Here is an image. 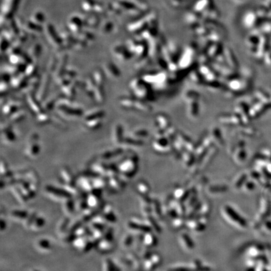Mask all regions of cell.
<instances>
[{
	"instance_id": "6da1fadb",
	"label": "cell",
	"mask_w": 271,
	"mask_h": 271,
	"mask_svg": "<svg viewBox=\"0 0 271 271\" xmlns=\"http://www.w3.org/2000/svg\"><path fill=\"white\" fill-rule=\"evenodd\" d=\"M113 230L109 229L105 230L104 236L98 243V248L101 252H107L113 247Z\"/></svg>"
},
{
	"instance_id": "7a4b0ae2",
	"label": "cell",
	"mask_w": 271,
	"mask_h": 271,
	"mask_svg": "<svg viewBox=\"0 0 271 271\" xmlns=\"http://www.w3.org/2000/svg\"><path fill=\"white\" fill-rule=\"evenodd\" d=\"M45 191L48 194L50 197L55 200H67L70 198V196L71 194L68 193L65 189H59L57 188H55L53 187H47L45 188Z\"/></svg>"
},
{
	"instance_id": "3957f363",
	"label": "cell",
	"mask_w": 271,
	"mask_h": 271,
	"mask_svg": "<svg viewBox=\"0 0 271 271\" xmlns=\"http://www.w3.org/2000/svg\"><path fill=\"white\" fill-rule=\"evenodd\" d=\"M35 248L37 251L40 252L46 253L51 251L52 246L48 239L42 238L36 241Z\"/></svg>"
},
{
	"instance_id": "277c9868",
	"label": "cell",
	"mask_w": 271,
	"mask_h": 271,
	"mask_svg": "<svg viewBox=\"0 0 271 271\" xmlns=\"http://www.w3.org/2000/svg\"><path fill=\"white\" fill-rule=\"evenodd\" d=\"M224 212L225 214H227V218H229V220H232V222L234 223H237L239 225L242 224V218L240 219L237 213L232 208H230L229 206H225L224 208Z\"/></svg>"
},
{
	"instance_id": "5b68a950",
	"label": "cell",
	"mask_w": 271,
	"mask_h": 271,
	"mask_svg": "<svg viewBox=\"0 0 271 271\" xmlns=\"http://www.w3.org/2000/svg\"><path fill=\"white\" fill-rule=\"evenodd\" d=\"M28 212L23 210H13L10 213V217L15 222H23L27 217Z\"/></svg>"
},
{
	"instance_id": "8992f818",
	"label": "cell",
	"mask_w": 271,
	"mask_h": 271,
	"mask_svg": "<svg viewBox=\"0 0 271 271\" xmlns=\"http://www.w3.org/2000/svg\"><path fill=\"white\" fill-rule=\"evenodd\" d=\"M45 223L46 220L45 217L37 215L35 220H34L31 227H30V229L34 232H38L44 227Z\"/></svg>"
},
{
	"instance_id": "52a82bcc",
	"label": "cell",
	"mask_w": 271,
	"mask_h": 271,
	"mask_svg": "<svg viewBox=\"0 0 271 271\" xmlns=\"http://www.w3.org/2000/svg\"><path fill=\"white\" fill-rule=\"evenodd\" d=\"M102 215L105 218L106 222H116V216L114 213L113 208H111L110 205L107 206L106 207L104 208V211Z\"/></svg>"
},
{
	"instance_id": "ba28073f",
	"label": "cell",
	"mask_w": 271,
	"mask_h": 271,
	"mask_svg": "<svg viewBox=\"0 0 271 271\" xmlns=\"http://www.w3.org/2000/svg\"><path fill=\"white\" fill-rule=\"evenodd\" d=\"M99 198L96 193H91L86 198V202L89 208H95L99 203Z\"/></svg>"
},
{
	"instance_id": "9c48e42d",
	"label": "cell",
	"mask_w": 271,
	"mask_h": 271,
	"mask_svg": "<svg viewBox=\"0 0 271 271\" xmlns=\"http://www.w3.org/2000/svg\"><path fill=\"white\" fill-rule=\"evenodd\" d=\"M75 207V203H74V201H72L70 198L64 201V203L63 204V210L66 214H72L74 212Z\"/></svg>"
},
{
	"instance_id": "30bf717a",
	"label": "cell",
	"mask_w": 271,
	"mask_h": 271,
	"mask_svg": "<svg viewBox=\"0 0 271 271\" xmlns=\"http://www.w3.org/2000/svg\"><path fill=\"white\" fill-rule=\"evenodd\" d=\"M102 271H120L118 267L110 259H106L102 264Z\"/></svg>"
},
{
	"instance_id": "8fae6325",
	"label": "cell",
	"mask_w": 271,
	"mask_h": 271,
	"mask_svg": "<svg viewBox=\"0 0 271 271\" xmlns=\"http://www.w3.org/2000/svg\"><path fill=\"white\" fill-rule=\"evenodd\" d=\"M13 194L16 198V199L20 202V203H23L27 200V196L24 195V193L21 190V189H19L18 187H15L13 188Z\"/></svg>"
},
{
	"instance_id": "7c38bea8",
	"label": "cell",
	"mask_w": 271,
	"mask_h": 271,
	"mask_svg": "<svg viewBox=\"0 0 271 271\" xmlns=\"http://www.w3.org/2000/svg\"><path fill=\"white\" fill-rule=\"evenodd\" d=\"M37 213L35 212H32L31 213H29L27 217L25 218V220L23 222V225L27 229H30L32 223L35 220V218L37 216Z\"/></svg>"
},
{
	"instance_id": "4fadbf2b",
	"label": "cell",
	"mask_w": 271,
	"mask_h": 271,
	"mask_svg": "<svg viewBox=\"0 0 271 271\" xmlns=\"http://www.w3.org/2000/svg\"><path fill=\"white\" fill-rule=\"evenodd\" d=\"M80 187L82 190L84 191H91L93 190V185L91 182H90L88 179H83L79 182Z\"/></svg>"
},
{
	"instance_id": "5bb4252c",
	"label": "cell",
	"mask_w": 271,
	"mask_h": 271,
	"mask_svg": "<svg viewBox=\"0 0 271 271\" xmlns=\"http://www.w3.org/2000/svg\"><path fill=\"white\" fill-rule=\"evenodd\" d=\"M183 244L188 249H191L193 248V244L191 242V240H190V238L188 237L187 235H183L182 238Z\"/></svg>"
},
{
	"instance_id": "9a60e30c",
	"label": "cell",
	"mask_w": 271,
	"mask_h": 271,
	"mask_svg": "<svg viewBox=\"0 0 271 271\" xmlns=\"http://www.w3.org/2000/svg\"><path fill=\"white\" fill-rule=\"evenodd\" d=\"M132 242V237L131 235H127L124 237L122 241V245L124 247H127L130 246Z\"/></svg>"
},
{
	"instance_id": "2e32d148",
	"label": "cell",
	"mask_w": 271,
	"mask_h": 271,
	"mask_svg": "<svg viewBox=\"0 0 271 271\" xmlns=\"http://www.w3.org/2000/svg\"><path fill=\"white\" fill-rule=\"evenodd\" d=\"M30 271H39V270H37V269H32V270H30Z\"/></svg>"
}]
</instances>
